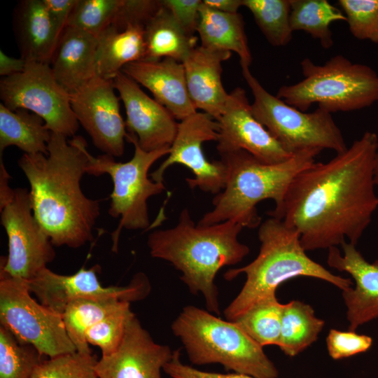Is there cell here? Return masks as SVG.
I'll use <instances>...</instances> for the list:
<instances>
[{"label": "cell", "mask_w": 378, "mask_h": 378, "mask_svg": "<svg viewBox=\"0 0 378 378\" xmlns=\"http://www.w3.org/2000/svg\"><path fill=\"white\" fill-rule=\"evenodd\" d=\"M78 0H43V4L61 31L67 26Z\"/></svg>", "instance_id": "obj_42"}, {"label": "cell", "mask_w": 378, "mask_h": 378, "mask_svg": "<svg viewBox=\"0 0 378 378\" xmlns=\"http://www.w3.org/2000/svg\"><path fill=\"white\" fill-rule=\"evenodd\" d=\"M97 360L95 355L78 352L48 358L36 368L30 378H98Z\"/></svg>", "instance_id": "obj_35"}, {"label": "cell", "mask_w": 378, "mask_h": 378, "mask_svg": "<svg viewBox=\"0 0 378 378\" xmlns=\"http://www.w3.org/2000/svg\"><path fill=\"white\" fill-rule=\"evenodd\" d=\"M144 34L146 54L144 60L171 58L182 63L197 47V37L186 33L162 4L146 24Z\"/></svg>", "instance_id": "obj_26"}, {"label": "cell", "mask_w": 378, "mask_h": 378, "mask_svg": "<svg viewBox=\"0 0 378 378\" xmlns=\"http://www.w3.org/2000/svg\"><path fill=\"white\" fill-rule=\"evenodd\" d=\"M197 32L202 47L234 52L239 57L241 66L250 67L253 58L244 22L239 13L220 12L206 6L202 1Z\"/></svg>", "instance_id": "obj_25"}, {"label": "cell", "mask_w": 378, "mask_h": 378, "mask_svg": "<svg viewBox=\"0 0 378 378\" xmlns=\"http://www.w3.org/2000/svg\"><path fill=\"white\" fill-rule=\"evenodd\" d=\"M326 344L330 356L334 360H339L365 352L371 347L372 339L355 331L330 329Z\"/></svg>", "instance_id": "obj_38"}, {"label": "cell", "mask_w": 378, "mask_h": 378, "mask_svg": "<svg viewBox=\"0 0 378 378\" xmlns=\"http://www.w3.org/2000/svg\"><path fill=\"white\" fill-rule=\"evenodd\" d=\"M125 139L134 147L133 157L126 162H116L114 157L103 154L94 157L87 150L86 174L99 176L108 174L113 181V191L108 214L120 218L117 228L111 234L113 251H116L120 232L127 230H144L150 225L147 200L166 190L163 182L148 178L151 166L162 157L169 155L170 148L153 151L143 150L134 134L127 133Z\"/></svg>", "instance_id": "obj_8"}, {"label": "cell", "mask_w": 378, "mask_h": 378, "mask_svg": "<svg viewBox=\"0 0 378 378\" xmlns=\"http://www.w3.org/2000/svg\"><path fill=\"white\" fill-rule=\"evenodd\" d=\"M251 90L255 118L290 153L307 149L332 150L337 154L347 149L344 136L331 113L318 107L305 113L267 92L251 74L241 66Z\"/></svg>", "instance_id": "obj_9"}, {"label": "cell", "mask_w": 378, "mask_h": 378, "mask_svg": "<svg viewBox=\"0 0 378 378\" xmlns=\"http://www.w3.org/2000/svg\"><path fill=\"white\" fill-rule=\"evenodd\" d=\"M115 90L113 79L95 75L70 97L73 111L94 145L104 154L120 157L127 132Z\"/></svg>", "instance_id": "obj_15"}, {"label": "cell", "mask_w": 378, "mask_h": 378, "mask_svg": "<svg viewBox=\"0 0 378 378\" xmlns=\"http://www.w3.org/2000/svg\"><path fill=\"white\" fill-rule=\"evenodd\" d=\"M324 326L310 305L290 301L284 304L277 346L286 355L295 356L316 341Z\"/></svg>", "instance_id": "obj_28"}, {"label": "cell", "mask_w": 378, "mask_h": 378, "mask_svg": "<svg viewBox=\"0 0 378 378\" xmlns=\"http://www.w3.org/2000/svg\"><path fill=\"white\" fill-rule=\"evenodd\" d=\"M319 149H307L276 164H265L244 150L220 154L226 166L224 189L213 199L214 209L199 220V225H211L234 220L243 227L261 224L257 204L265 200L275 202L279 209L295 176L315 162Z\"/></svg>", "instance_id": "obj_4"}, {"label": "cell", "mask_w": 378, "mask_h": 378, "mask_svg": "<svg viewBox=\"0 0 378 378\" xmlns=\"http://www.w3.org/2000/svg\"><path fill=\"white\" fill-rule=\"evenodd\" d=\"M255 22L273 46L288 44L293 36L290 24V0H242Z\"/></svg>", "instance_id": "obj_32"}, {"label": "cell", "mask_w": 378, "mask_h": 378, "mask_svg": "<svg viewBox=\"0 0 378 378\" xmlns=\"http://www.w3.org/2000/svg\"><path fill=\"white\" fill-rule=\"evenodd\" d=\"M128 302L118 300L78 299L71 302L62 314L69 337L83 355L92 354L85 335L88 330L108 314L121 309Z\"/></svg>", "instance_id": "obj_30"}, {"label": "cell", "mask_w": 378, "mask_h": 378, "mask_svg": "<svg viewBox=\"0 0 378 378\" xmlns=\"http://www.w3.org/2000/svg\"><path fill=\"white\" fill-rule=\"evenodd\" d=\"M378 136L367 131L326 162H314L292 181L281 206L267 212L300 234L307 251L356 245L378 207L374 181Z\"/></svg>", "instance_id": "obj_1"}, {"label": "cell", "mask_w": 378, "mask_h": 378, "mask_svg": "<svg viewBox=\"0 0 378 378\" xmlns=\"http://www.w3.org/2000/svg\"><path fill=\"white\" fill-rule=\"evenodd\" d=\"M258 233L260 248L256 258L224 275L226 280L242 273L246 276L239 293L224 311L226 320L234 321L258 301L276 295L282 283L297 276L319 279L342 290L351 287L350 279L333 274L312 260L302 246L299 233L283 220L270 217L260 225Z\"/></svg>", "instance_id": "obj_5"}, {"label": "cell", "mask_w": 378, "mask_h": 378, "mask_svg": "<svg viewBox=\"0 0 378 378\" xmlns=\"http://www.w3.org/2000/svg\"><path fill=\"white\" fill-rule=\"evenodd\" d=\"M190 361L218 363L227 370L255 378H276L278 370L262 346L237 323L195 306L185 307L172 324Z\"/></svg>", "instance_id": "obj_6"}, {"label": "cell", "mask_w": 378, "mask_h": 378, "mask_svg": "<svg viewBox=\"0 0 378 378\" xmlns=\"http://www.w3.org/2000/svg\"><path fill=\"white\" fill-rule=\"evenodd\" d=\"M121 71L147 88L176 119L182 120L197 112L181 62L171 58L140 60L125 65Z\"/></svg>", "instance_id": "obj_20"}, {"label": "cell", "mask_w": 378, "mask_h": 378, "mask_svg": "<svg viewBox=\"0 0 378 378\" xmlns=\"http://www.w3.org/2000/svg\"><path fill=\"white\" fill-rule=\"evenodd\" d=\"M217 122L216 148L220 154L244 150L265 164L280 163L295 155L288 152L255 118L246 92L241 87L229 93Z\"/></svg>", "instance_id": "obj_16"}, {"label": "cell", "mask_w": 378, "mask_h": 378, "mask_svg": "<svg viewBox=\"0 0 378 378\" xmlns=\"http://www.w3.org/2000/svg\"><path fill=\"white\" fill-rule=\"evenodd\" d=\"M44 356L0 326V378H30Z\"/></svg>", "instance_id": "obj_33"}, {"label": "cell", "mask_w": 378, "mask_h": 378, "mask_svg": "<svg viewBox=\"0 0 378 378\" xmlns=\"http://www.w3.org/2000/svg\"><path fill=\"white\" fill-rule=\"evenodd\" d=\"M27 63V61L22 57H11L0 50V76L3 78L22 72Z\"/></svg>", "instance_id": "obj_43"}, {"label": "cell", "mask_w": 378, "mask_h": 378, "mask_svg": "<svg viewBox=\"0 0 378 378\" xmlns=\"http://www.w3.org/2000/svg\"><path fill=\"white\" fill-rule=\"evenodd\" d=\"M146 54L144 26L129 25L122 30L110 26L97 36L95 74L113 79L125 65L144 60Z\"/></svg>", "instance_id": "obj_24"}, {"label": "cell", "mask_w": 378, "mask_h": 378, "mask_svg": "<svg viewBox=\"0 0 378 378\" xmlns=\"http://www.w3.org/2000/svg\"><path fill=\"white\" fill-rule=\"evenodd\" d=\"M87 143L81 136L71 139L51 133L48 154H26L18 165L30 186L34 215L54 246L79 248L93 239L100 215L98 200L83 193Z\"/></svg>", "instance_id": "obj_2"}, {"label": "cell", "mask_w": 378, "mask_h": 378, "mask_svg": "<svg viewBox=\"0 0 378 378\" xmlns=\"http://www.w3.org/2000/svg\"><path fill=\"white\" fill-rule=\"evenodd\" d=\"M290 24L293 31H303L329 49L333 46L330 24L345 21L344 13L327 0H290Z\"/></svg>", "instance_id": "obj_29"}, {"label": "cell", "mask_w": 378, "mask_h": 378, "mask_svg": "<svg viewBox=\"0 0 378 378\" xmlns=\"http://www.w3.org/2000/svg\"><path fill=\"white\" fill-rule=\"evenodd\" d=\"M97 37L66 26L59 37L50 66L58 83L69 93L80 88L95 74Z\"/></svg>", "instance_id": "obj_23"}, {"label": "cell", "mask_w": 378, "mask_h": 378, "mask_svg": "<svg viewBox=\"0 0 378 378\" xmlns=\"http://www.w3.org/2000/svg\"><path fill=\"white\" fill-rule=\"evenodd\" d=\"M0 212L8 246V256L1 257L0 270L29 281L53 261L54 245L34 215L27 189L13 188L0 202Z\"/></svg>", "instance_id": "obj_12"}, {"label": "cell", "mask_w": 378, "mask_h": 378, "mask_svg": "<svg viewBox=\"0 0 378 378\" xmlns=\"http://www.w3.org/2000/svg\"><path fill=\"white\" fill-rule=\"evenodd\" d=\"M134 315L130 303L108 314L90 327L85 335L89 344L99 347L102 356L113 353L120 344L127 324Z\"/></svg>", "instance_id": "obj_36"}, {"label": "cell", "mask_w": 378, "mask_h": 378, "mask_svg": "<svg viewBox=\"0 0 378 378\" xmlns=\"http://www.w3.org/2000/svg\"><path fill=\"white\" fill-rule=\"evenodd\" d=\"M232 52L195 47L183 59L187 88L195 107L210 115L216 121L221 116L229 93L222 83V63Z\"/></svg>", "instance_id": "obj_21"}, {"label": "cell", "mask_w": 378, "mask_h": 378, "mask_svg": "<svg viewBox=\"0 0 378 378\" xmlns=\"http://www.w3.org/2000/svg\"><path fill=\"white\" fill-rule=\"evenodd\" d=\"M161 6L160 0H123L112 27L122 30L129 25L144 26Z\"/></svg>", "instance_id": "obj_39"}, {"label": "cell", "mask_w": 378, "mask_h": 378, "mask_svg": "<svg viewBox=\"0 0 378 378\" xmlns=\"http://www.w3.org/2000/svg\"><path fill=\"white\" fill-rule=\"evenodd\" d=\"M374 181L375 186L378 187V150L377 153L375 162H374Z\"/></svg>", "instance_id": "obj_45"}, {"label": "cell", "mask_w": 378, "mask_h": 378, "mask_svg": "<svg viewBox=\"0 0 378 378\" xmlns=\"http://www.w3.org/2000/svg\"><path fill=\"white\" fill-rule=\"evenodd\" d=\"M351 34L378 43V0H339Z\"/></svg>", "instance_id": "obj_37"}, {"label": "cell", "mask_w": 378, "mask_h": 378, "mask_svg": "<svg viewBox=\"0 0 378 378\" xmlns=\"http://www.w3.org/2000/svg\"><path fill=\"white\" fill-rule=\"evenodd\" d=\"M341 246L343 255L337 246L328 248L327 263L349 273L355 281V287L342 290V297L347 309L349 329L356 331L360 326L378 317V260L369 262L356 245L346 241Z\"/></svg>", "instance_id": "obj_19"}, {"label": "cell", "mask_w": 378, "mask_h": 378, "mask_svg": "<svg viewBox=\"0 0 378 378\" xmlns=\"http://www.w3.org/2000/svg\"><path fill=\"white\" fill-rule=\"evenodd\" d=\"M51 132L39 115L26 109L12 111L0 104V156L15 146L26 154H48Z\"/></svg>", "instance_id": "obj_27"}, {"label": "cell", "mask_w": 378, "mask_h": 378, "mask_svg": "<svg viewBox=\"0 0 378 378\" xmlns=\"http://www.w3.org/2000/svg\"><path fill=\"white\" fill-rule=\"evenodd\" d=\"M300 66L303 79L281 86L276 96L302 112L313 104L332 113L360 110L378 102V74L368 65L337 55L323 64L307 57Z\"/></svg>", "instance_id": "obj_7"}, {"label": "cell", "mask_w": 378, "mask_h": 378, "mask_svg": "<svg viewBox=\"0 0 378 378\" xmlns=\"http://www.w3.org/2000/svg\"><path fill=\"white\" fill-rule=\"evenodd\" d=\"M30 293L27 281L0 270V326L48 358L77 352L62 315L36 302Z\"/></svg>", "instance_id": "obj_10"}, {"label": "cell", "mask_w": 378, "mask_h": 378, "mask_svg": "<svg viewBox=\"0 0 378 378\" xmlns=\"http://www.w3.org/2000/svg\"><path fill=\"white\" fill-rule=\"evenodd\" d=\"M162 5L190 35L197 32L201 0H160Z\"/></svg>", "instance_id": "obj_40"}, {"label": "cell", "mask_w": 378, "mask_h": 378, "mask_svg": "<svg viewBox=\"0 0 378 378\" xmlns=\"http://www.w3.org/2000/svg\"><path fill=\"white\" fill-rule=\"evenodd\" d=\"M123 0H78L67 26L98 36L115 21Z\"/></svg>", "instance_id": "obj_34"}, {"label": "cell", "mask_w": 378, "mask_h": 378, "mask_svg": "<svg viewBox=\"0 0 378 378\" xmlns=\"http://www.w3.org/2000/svg\"><path fill=\"white\" fill-rule=\"evenodd\" d=\"M113 80L125 108L127 132L136 136L139 146L146 151L170 148L178 126L171 112L122 71Z\"/></svg>", "instance_id": "obj_18"}, {"label": "cell", "mask_w": 378, "mask_h": 378, "mask_svg": "<svg viewBox=\"0 0 378 378\" xmlns=\"http://www.w3.org/2000/svg\"><path fill=\"white\" fill-rule=\"evenodd\" d=\"M242 228L234 220L195 225L183 209L176 226L153 231L147 244L152 257L172 263L182 273L181 279L190 292L202 293L208 311L219 315L215 276L220 268L236 265L248 254L249 248L238 240Z\"/></svg>", "instance_id": "obj_3"}, {"label": "cell", "mask_w": 378, "mask_h": 378, "mask_svg": "<svg viewBox=\"0 0 378 378\" xmlns=\"http://www.w3.org/2000/svg\"><path fill=\"white\" fill-rule=\"evenodd\" d=\"M203 3L215 10L223 13H238L239 8L242 6V0H203Z\"/></svg>", "instance_id": "obj_44"}, {"label": "cell", "mask_w": 378, "mask_h": 378, "mask_svg": "<svg viewBox=\"0 0 378 378\" xmlns=\"http://www.w3.org/2000/svg\"><path fill=\"white\" fill-rule=\"evenodd\" d=\"M13 30L20 57L50 64L62 31L43 0H23L18 4L13 13Z\"/></svg>", "instance_id": "obj_22"}, {"label": "cell", "mask_w": 378, "mask_h": 378, "mask_svg": "<svg viewBox=\"0 0 378 378\" xmlns=\"http://www.w3.org/2000/svg\"><path fill=\"white\" fill-rule=\"evenodd\" d=\"M173 353L169 346L156 343L134 315L118 349L102 356L95 371L98 378H162L161 370Z\"/></svg>", "instance_id": "obj_17"}, {"label": "cell", "mask_w": 378, "mask_h": 378, "mask_svg": "<svg viewBox=\"0 0 378 378\" xmlns=\"http://www.w3.org/2000/svg\"><path fill=\"white\" fill-rule=\"evenodd\" d=\"M163 371L172 378H255L239 374H220L197 370L181 363L179 350L174 351L172 359L164 365Z\"/></svg>", "instance_id": "obj_41"}, {"label": "cell", "mask_w": 378, "mask_h": 378, "mask_svg": "<svg viewBox=\"0 0 378 378\" xmlns=\"http://www.w3.org/2000/svg\"><path fill=\"white\" fill-rule=\"evenodd\" d=\"M0 98L10 110L22 108L39 115L51 132L76 136L79 122L70 93L58 83L49 64L27 62L22 72L1 78Z\"/></svg>", "instance_id": "obj_11"}, {"label": "cell", "mask_w": 378, "mask_h": 378, "mask_svg": "<svg viewBox=\"0 0 378 378\" xmlns=\"http://www.w3.org/2000/svg\"><path fill=\"white\" fill-rule=\"evenodd\" d=\"M99 269L98 265L82 267L73 274L62 275L46 267L27 283L40 303L60 315L76 300H118L130 303L143 300L150 293V282L144 273L136 274L126 286L105 287L97 276Z\"/></svg>", "instance_id": "obj_13"}, {"label": "cell", "mask_w": 378, "mask_h": 378, "mask_svg": "<svg viewBox=\"0 0 378 378\" xmlns=\"http://www.w3.org/2000/svg\"><path fill=\"white\" fill-rule=\"evenodd\" d=\"M284 307L276 295H272L258 301L233 322L261 346H277Z\"/></svg>", "instance_id": "obj_31"}, {"label": "cell", "mask_w": 378, "mask_h": 378, "mask_svg": "<svg viewBox=\"0 0 378 378\" xmlns=\"http://www.w3.org/2000/svg\"><path fill=\"white\" fill-rule=\"evenodd\" d=\"M218 129V122L204 112L197 111L181 120L168 157L150 174L151 179L163 182L166 169L175 163L181 164L194 175V178L186 179L190 188L197 187L204 192L218 194L225 186L226 166L221 160L209 162L202 147L205 141H217Z\"/></svg>", "instance_id": "obj_14"}]
</instances>
